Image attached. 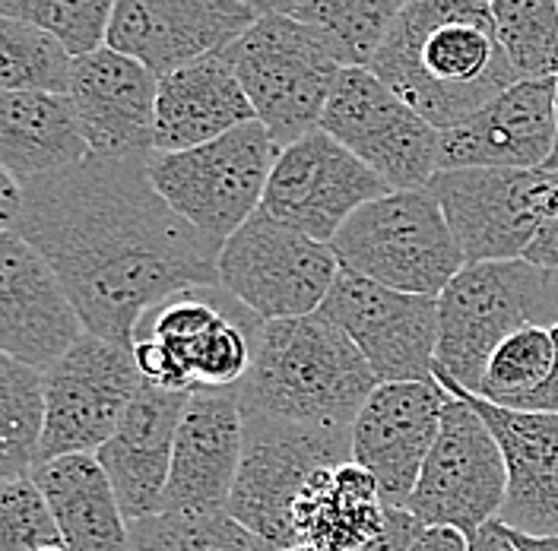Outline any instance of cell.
<instances>
[{
    "instance_id": "45",
    "label": "cell",
    "mask_w": 558,
    "mask_h": 551,
    "mask_svg": "<svg viewBox=\"0 0 558 551\" xmlns=\"http://www.w3.org/2000/svg\"><path fill=\"white\" fill-rule=\"evenodd\" d=\"M546 169L558 172V76H556V149H553V159H549V166H546Z\"/></svg>"
},
{
    "instance_id": "14",
    "label": "cell",
    "mask_w": 558,
    "mask_h": 551,
    "mask_svg": "<svg viewBox=\"0 0 558 551\" xmlns=\"http://www.w3.org/2000/svg\"><path fill=\"white\" fill-rule=\"evenodd\" d=\"M317 314L337 323L381 383L435 380L441 317L435 295H413L340 270Z\"/></svg>"
},
{
    "instance_id": "41",
    "label": "cell",
    "mask_w": 558,
    "mask_h": 551,
    "mask_svg": "<svg viewBox=\"0 0 558 551\" xmlns=\"http://www.w3.org/2000/svg\"><path fill=\"white\" fill-rule=\"evenodd\" d=\"M553 333H556V368H553V375L549 380L533 393V396H526L518 409L523 413H556L558 415V327H553Z\"/></svg>"
},
{
    "instance_id": "22",
    "label": "cell",
    "mask_w": 558,
    "mask_h": 551,
    "mask_svg": "<svg viewBox=\"0 0 558 551\" xmlns=\"http://www.w3.org/2000/svg\"><path fill=\"white\" fill-rule=\"evenodd\" d=\"M435 380L460 393L488 421L508 463V498L501 523L511 532L530 539H558V415L523 413L486 403L463 390L445 371L435 368Z\"/></svg>"
},
{
    "instance_id": "21",
    "label": "cell",
    "mask_w": 558,
    "mask_h": 551,
    "mask_svg": "<svg viewBox=\"0 0 558 551\" xmlns=\"http://www.w3.org/2000/svg\"><path fill=\"white\" fill-rule=\"evenodd\" d=\"M159 76L140 61L96 48L76 58L68 99L93 156H149L156 134Z\"/></svg>"
},
{
    "instance_id": "16",
    "label": "cell",
    "mask_w": 558,
    "mask_h": 551,
    "mask_svg": "<svg viewBox=\"0 0 558 551\" xmlns=\"http://www.w3.org/2000/svg\"><path fill=\"white\" fill-rule=\"evenodd\" d=\"M264 13L242 0H114L105 45L169 76L235 45Z\"/></svg>"
},
{
    "instance_id": "35",
    "label": "cell",
    "mask_w": 558,
    "mask_h": 551,
    "mask_svg": "<svg viewBox=\"0 0 558 551\" xmlns=\"http://www.w3.org/2000/svg\"><path fill=\"white\" fill-rule=\"evenodd\" d=\"M114 0H0V16L38 26L61 38L73 58L102 48Z\"/></svg>"
},
{
    "instance_id": "24",
    "label": "cell",
    "mask_w": 558,
    "mask_h": 551,
    "mask_svg": "<svg viewBox=\"0 0 558 551\" xmlns=\"http://www.w3.org/2000/svg\"><path fill=\"white\" fill-rule=\"evenodd\" d=\"M191 390H166L143 383L124 418L111 431L96 460L114 488L124 517L143 519L166 507V488L172 473L174 434L187 409Z\"/></svg>"
},
{
    "instance_id": "18",
    "label": "cell",
    "mask_w": 558,
    "mask_h": 551,
    "mask_svg": "<svg viewBox=\"0 0 558 551\" xmlns=\"http://www.w3.org/2000/svg\"><path fill=\"white\" fill-rule=\"evenodd\" d=\"M448 390L438 380L378 383L352 425V460L381 488L384 504L407 507L438 441Z\"/></svg>"
},
{
    "instance_id": "1",
    "label": "cell",
    "mask_w": 558,
    "mask_h": 551,
    "mask_svg": "<svg viewBox=\"0 0 558 551\" xmlns=\"http://www.w3.org/2000/svg\"><path fill=\"white\" fill-rule=\"evenodd\" d=\"M149 156L102 159L26 181L10 229L61 276L86 333L134 345L149 310L219 289V244L174 212L146 172Z\"/></svg>"
},
{
    "instance_id": "42",
    "label": "cell",
    "mask_w": 558,
    "mask_h": 551,
    "mask_svg": "<svg viewBox=\"0 0 558 551\" xmlns=\"http://www.w3.org/2000/svg\"><path fill=\"white\" fill-rule=\"evenodd\" d=\"M530 264H539V267H549V270H558V216L539 232V238L533 242V247L526 250Z\"/></svg>"
},
{
    "instance_id": "28",
    "label": "cell",
    "mask_w": 558,
    "mask_h": 551,
    "mask_svg": "<svg viewBox=\"0 0 558 551\" xmlns=\"http://www.w3.org/2000/svg\"><path fill=\"white\" fill-rule=\"evenodd\" d=\"M93 156L68 96L3 93L0 96V169L23 184L83 166Z\"/></svg>"
},
{
    "instance_id": "10",
    "label": "cell",
    "mask_w": 558,
    "mask_h": 551,
    "mask_svg": "<svg viewBox=\"0 0 558 551\" xmlns=\"http://www.w3.org/2000/svg\"><path fill=\"white\" fill-rule=\"evenodd\" d=\"M340 276L333 247L257 209L219 250V285L257 320L317 314Z\"/></svg>"
},
{
    "instance_id": "27",
    "label": "cell",
    "mask_w": 558,
    "mask_h": 551,
    "mask_svg": "<svg viewBox=\"0 0 558 551\" xmlns=\"http://www.w3.org/2000/svg\"><path fill=\"white\" fill-rule=\"evenodd\" d=\"M68 551H131V519L96 453H70L33 469Z\"/></svg>"
},
{
    "instance_id": "37",
    "label": "cell",
    "mask_w": 558,
    "mask_h": 551,
    "mask_svg": "<svg viewBox=\"0 0 558 551\" xmlns=\"http://www.w3.org/2000/svg\"><path fill=\"white\" fill-rule=\"evenodd\" d=\"M422 529H425V523L416 514H410L407 507H390L387 504V523H384L381 536L372 539L365 549L359 551H410Z\"/></svg>"
},
{
    "instance_id": "13",
    "label": "cell",
    "mask_w": 558,
    "mask_h": 551,
    "mask_svg": "<svg viewBox=\"0 0 558 551\" xmlns=\"http://www.w3.org/2000/svg\"><path fill=\"white\" fill-rule=\"evenodd\" d=\"M143 383L134 345L86 333L45 371L48 415L38 463L70 453H99Z\"/></svg>"
},
{
    "instance_id": "4",
    "label": "cell",
    "mask_w": 558,
    "mask_h": 551,
    "mask_svg": "<svg viewBox=\"0 0 558 551\" xmlns=\"http://www.w3.org/2000/svg\"><path fill=\"white\" fill-rule=\"evenodd\" d=\"M438 371L480 393L488 358L526 327H558V270L530 260L466 264L438 295Z\"/></svg>"
},
{
    "instance_id": "40",
    "label": "cell",
    "mask_w": 558,
    "mask_h": 551,
    "mask_svg": "<svg viewBox=\"0 0 558 551\" xmlns=\"http://www.w3.org/2000/svg\"><path fill=\"white\" fill-rule=\"evenodd\" d=\"M470 551H523L514 539V532L501 523L492 519L476 536H470Z\"/></svg>"
},
{
    "instance_id": "29",
    "label": "cell",
    "mask_w": 558,
    "mask_h": 551,
    "mask_svg": "<svg viewBox=\"0 0 558 551\" xmlns=\"http://www.w3.org/2000/svg\"><path fill=\"white\" fill-rule=\"evenodd\" d=\"M45 375L0 355V479H26L45 434Z\"/></svg>"
},
{
    "instance_id": "12",
    "label": "cell",
    "mask_w": 558,
    "mask_h": 551,
    "mask_svg": "<svg viewBox=\"0 0 558 551\" xmlns=\"http://www.w3.org/2000/svg\"><path fill=\"white\" fill-rule=\"evenodd\" d=\"M320 131L362 159L390 191H422L438 174L441 131L368 68H343Z\"/></svg>"
},
{
    "instance_id": "49",
    "label": "cell",
    "mask_w": 558,
    "mask_h": 551,
    "mask_svg": "<svg viewBox=\"0 0 558 551\" xmlns=\"http://www.w3.org/2000/svg\"><path fill=\"white\" fill-rule=\"evenodd\" d=\"M486 3H488V0H486Z\"/></svg>"
},
{
    "instance_id": "6",
    "label": "cell",
    "mask_w": 558,
    "mask_h": 551,
    "mask_svg": "<svg viewBox=\"0 0 558 551\" xmlns=\"http://www.w3.org/2000/svg\"><path fill=\"white\" fill-rule=\"evenodd\" d=\"M340 270L413 295H441L466 267L445 209L422 191H390L362 207L333 238Z\"/></svg>"
},
{
    "instance_id": "30",
    "label": "cell",
    "mask_w": 558,
    "mask_h": 551,
    "mask_svg": "<svg viewBox=\"0 0 558 551\" xmlns=\"http://www.w3.org/2000/svg\"><path fill=\"white\" fill-rule=\"evenodd\" d=\"M410 0H302L295 20L330 38L343 68H372Z\"/></svg>"
},
{
    "instance_id": "23",
    "label": "cell",
    "mask_w": 558,
    "mask_h": 551,
    "mask_svg": "<svg viewBox=\"0 0 558 551\" xmlns=\"http://www.w3.org/2000/svg\"><path fill=\"white\" fill-rule=\"evenodd\" d=\"M244 453V415L235 390L194 387L174 434L162 511H229Z\"/></svg>"
},
{
    "instance_id": "17",
    "label": "cell",
    "mask_w": 558,
    "mask_h": 551,
    "mask_svg": "<svg viewBox=\"0 0 558 551\" xmlns=\"http://www.w3.org/2000/svg\"><path fill=\"white\" fill-rule=\"evenodd\" d=\"M257 320L222 285L184 292L146 314L137 336H153L172 352L187 387L235 390L254 362Z\"/></svg>"
},
{
    "instance_id": "34",
    "label": "cell",
    "mask_w": 558,
    "mask_h": 551,
    "mask_svg": "<svg viewBox=\"0 0 558 551\" xmlns=\"http://www.w3.org/2000/svg\"><path fill=\"white\" fill-rule=\"evenodd\" d=\"M556 368V333L549 327H526L508 336L492 352L476 396L495 406L518 409L526 396H533Z\"/></svg>"
},
{
    "instance_id": "32",
    "label": "cell",
    "mask_w": 558,
    "mask_h": 551,
    "mask_svg": "<svg viewBox=\"0 0 558 551\" xmlns=\"http://www.w3.org/2000/svg\"><path fill=\"white\" fill-rule=\"evenodd\" d=\"M131 551H270L229 511H159L131 523Z\"/></svg>"
},
{
    "instance_id": "26",
    "label": "cell",
    "mask_w": 558,
    "mask_h": 551,
    "mask_svg": "<svg viewBox=\"0 0 558 551\" xmlns=\"http://www.w3.org/2000/svg\"><path fill=\"white\" fill-rule=\"evenodd\" d=\"M387 504L375 476L355 460L317 469L302 488L292 526L295 542L312 551H359L378 539Z\"/></svg>"
},
{
    "instance_id": "31",
    "label": "cell",
    "mask_w": 558,
    "mask_h": 551,
    "mask_svg": "<svg viewBox=\"0 0 558 551\" xmlns=\"http://www.w3.org/2000/svg\"><path fill=\"white\" fill-rule=\"evenodd\" d=\"M76 58L51 33L0 16V86L3 93L68 96Z\"/></svg>"
},
{
    "instance_id": "5",
    "label": "cell",
    "mask_w": 558,
    "mask_h": 551,
    "mask_svg": "<svg viewBox=\"0 0 558 551\" xmlns=\"http://www.w3.org/2000/svg\"><path fill=\"white\" fill-rule=\"evenodd\" d=\"M222 58L242 79L257 121L279 146L320 131L324 108L343 73L320 29L286 13H264Z\"/></svg>"
},
{
    "instance_id": "2",
    "label": "cell",
    "mask_w": 558,
    "mask_h": 551,
    "mask_svg": "<svg viewBox=\"0 0 558 551\" xmlns=\"http://www.w3.org/2000/svg\"><path fill=\"white\" fill-rule=\"evenodd\" d=\"M368 70L438 131L521 79L486 0H410Z\"/></svg>"
},
{
    "instance_id": "15",
    "label": "cell",
    "mask_w": 558,
    "mask_h": 551,
    "mask_svg": "<svg viewBox=\"0 0 558 551\" xmlns=\"http://www.w3.org/2000/svg\"><path fill=\"white\" fill-rule=\"evenodd\" d=\"M390 194L378 174L324 131L282 146L260 209L277 222L333 244L362 207Z\"/></svg>"
},
{
    "instance_id": "8",
    "label": "cell",
    "mask_w": 558,
    "mask_h": 551,
    "mask_svg": "<svg viewBox=\"0 0 558 551\" xmlns=\"http://www.w3.org/2000/svg\"><path fill=\"white\" fill-rule=\"evenodd\" d=\"M244 415V453L229 514L270 551L299 549L292 511L317 469L352 460V431Z\"/></svg>"
},
{
    "instance_id": "33",
    "label": "cell",
    "mask_w": 558,
    "mask_h": 551,
    "mask_svg": "<svg viewBox=\"0 0 558 551\" xmlns=\"http://www.w3.org/2000/svg\"><path fill=\"white\" fill-rule=\"evenodd\" d=\"M488 10L521 79L558 76V0H488Z\"/></svg>"
},
{
    "instance_id": "36",
    "label": "cell",
    "mask_w": 558,
    "mask_h": 551,
    "mask_svg": "<svg viewBox=\"0 0 558 551\" xmlns=\"http://www.w3.org/2000/svg\"><path fill=\"white\" fill-rule=\"evenodd\" d=\"M51 546H64V539L33 476L0 479V551H41Z\"/></svg>"
},
{
    "instance_id": "3",
    "label": "cell",
    "mask_w": 558,
    "mask_h": 551,
    "mask_svg": "<svg viewBox=\"0 0 558 551\" xmlns=\"http://www.w3.org/2000/svg\"><path fill=\"white\" fill-rule=\"evenodd\" d=\"M378 383L347 333L324 314H308L257 327L254 362L235 393L242 413L352 431Z\"/></svg>"
},
{
    "instance_id": "48",
    "label": "cell",
    "mask_w": 558,
    "mask_h": 551,
    "mask_svg": "<svg viewBox=\"0 0 558 551\" xmlns=\"http://www.w3.org/2000/svg\"><path fill=\"white\" fill-rule=\"evenodd\" d=\"M282 551H312V549H302V546H299V549H282Z\"/></svg>"
},
{
    "instance_id": "38",
    "label": "cell",
    "mask_w": 558,
    "mask_h": 551,
    "mask_svg": "<svg viewBox=\"0 0 558 551\" xmlns=\"http://www.w3.org/2000/svg\"><path fill=\"white\" fill-rule=\"evenodd\" d=\"M26 204V184L13 172L0 169V229L10 232L16 225V219L23 216Z\"/></svg>"
},
{
    "instance_id": "11",
    "label": "cell",
    "mask_w": 558,
    "mask_h": 551,
    "mask_svg": "<svg viewBox=\"0 0 558 551\" xmlns=\"http://www.w3.org/2000/svg\"><path fill=\"white\" fill-rule=\"evenodd\" d=\"M448 390V387H445ZM508 463L488 421L460 393L448 390L438 441L428 453L407 511L425 526H451L466 539L501 517Z\"/></svg>"
},
{
    "instance_id": "19",
    "label": "cell",
    "mask_w": 558,
    "mask_h": 551,
    "mask_svg": "<svg viewBox=\"0 0 558 551\" xmlns=\"http://www.w3.org/2000/svg\"><path fill=\"white\" fill-rule=\"evenodd\" d=\"M86 336V323L51 264L20 235H0V348L48 371Z\"/></svg>"
},
{
    "instance_id": "43",
    "label": "cell",
    "mask_w": 558,
    "mask_h": 551,
    "mask_svg": "<svg viewBox=\"0 0 558 551\" xmlns=\"http://www.w3.org/2000/svg\"><path fill=\"white\" fill-rule=\"evenodd\" d=\"M514 539L523 551H558V539H530L521 532H514Z\"/></svg>"
},
{
    "instance_id": "9",
    "label": "cell",
    "mask_w": 558,
    "mask_h": 551,
    "mask_svg": "<svg viewBox=\"0 0 558 551\" xmlns=\"http://www.w3.org/2000/svg\"><path fill=\"white\" fill-rule=\"evenodd\" d=\"M445 209L466 264L523 260L558 216L553 169H457L425 187Z\"/></svg>"
},
{
    "instance_id": "47",
    "label": "cell",
    "mask_w": 558,
    "mask_h": 551,
    "mask_svg": "<svg viewBox=\"0 0 558 551\" xmlns=\"http://www.w3.org/2000/svg\"><path fill=\"white\" fill-rule=\"evenodd\" d=\"M41 551H68L64 546H51V549H41Z\"/></svg>"
},
{
    "instance_id": "20",
    "label": "cell",
    "mask_w": 558,
    "mask_h": 551,
    "mask_svg": "<svg viewBox=\"0 0 558 551\" xmlns=\"http://www.w3.org/2000/svg\"><path fill=\"white\" fill-rule=\"evenodd\" d=\"M556 149V76L518 79L476 114L441 131L438 172L546 169Z\"/></svg>"
},
{
    "instance_id": "39",
    "label": "cell",
    "mask_w": 558,
    "mask_h": 551,
    "mask_svg": "<svg viewBox=\"0 0 558 551\" xmlns=\"http://www.w3.org/2000/svg\"><path fill=\"white\" fill-rule=\"evenodd\" d=\"M410 551H470V539L451 526H425Z\"/></svg>"
},
{
    "instance_id": "25",
    "label": "cell",
    "mask_w": 558,
    "mask_h": 551,
    "mask_svg": "<svg viewBox=\"0 0 558 551\" xmlns=\"http://www.w3.org/2000/svg\"><path fill=\"white\" fill-rule=\"evenodd\" d=\"M257 121L242 79L222 54L159 76L153 152H184Z\"/></svg>"
},
{
    "instance_id": "7",
    "label": "cell",
    "mask_w": 558,
    "mask_h": 551,
    "mask_svg": "<svg viewBox=\"0 0 558 551\" xmlns=\"http://www.w3.org/2000/svg\"><path fill=\"white\" fill-rule=\"evenodd\" d=\"M279 146L260 121L184 152H149L146 172L169 207L219 247L260 209Z\"/></svg>"
},
{
    "instance_id": "46",
    "label": "cell",
    "mask_w": 558,
    "mask_h": 551,
    "mask_svg": "<svg viewBox=\"0 0 558 551\" xmlns=\"http://www.w3.org/2000/svg\"><path fill=\"white\" fill-rule=\"evenodd\" d=\"M247 7H254L257 13H274V0H242Z\"/></svg>"
},
{
    "instance_id": "44",
    "label": "cell",
    "mask_w": 558,
    "mask_h": 551,
    "mask_svg": "<svg viewBox=\"0 0 558 551\" xmlns=\"http://www.w3.org/2000/svg\"><path fill=\"white\" fill-rule=\"evenodd\" d=\"M299 3H302V0H274V13H286V16H292Z\"/></svg>"
}]
</instances>
